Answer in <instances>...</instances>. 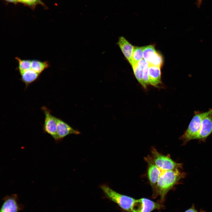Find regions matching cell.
I'll return each mask as SVG.
<instances>
[{"instance_id": "6da1fadb", "label": "cell", "mask_w": 212, "mask_h": 212, "mask_svg": "<svg viewBox=\"0 0 212 212\" xmlns=\"http://www.w3.org/2000/svg\"><path fill=\"white\" fill-rule=\"evenodd\" d=\"M179 169L162 170L153 191L154 196H159L163 202L168 192L185 176Z\"/></svg>"}, {"instance_id": "7a4b0ae2", "label": "cell", "mask_w": 212, "mask_h": 212, "mask_svg": "<svg viewBox=\"0 0 212 212\" xmlns=\"http://www.w3.org/2000/svg\"><path fill=\"white\" fill-rule=\"evenodd\" d=\"M212 109L206 112H201L195 111L188 126L180 138L185 144L190 140L198 139L200 131L202 121L204 117L210 113Z\"/></svg>"}, {"instance_id": "3957f363", "label": "cell", "mask_w": 212, "mask_h": 212, "mask_svg": "<svg viewBox=\"0 0 212 212\" xmlns=\"http://www.w3.org/2000/svg\"><path fill=\"white\" fill-rule=\"evenodd\" d=\"M100 188L107 198L117 204L122 210L127 212H131L135 199L120 194L105 184L101 185Z\"/></svg>"}, {"instance_id": "277c9868", "label": "cell", "mask_w": 212, "mask_h": 212, "mask_svg": "<svg viewBox=\"0 0 212 212\" xmlns=\"http://www.w3.org/2000/svg\"><path fill=\"white\" fill-rule=\"evenodd\" d=\"M151 157L156 165L161 170H167L181 168L182 164L173 160L169 155L162 154L154 148L151 150Z\"/></svg>"}, {"instance_id": "5b68a950", "label": "cell", "mask_w": 212, "mask_h": 212, "mask_svg": "<svg viewBox=\"0 0 212 212\" xmlns=\"http://www.w3.org/2000/svg\"><path fill=\"white\" fill-rule=\"evenodd\" d=\"M42 109L45 116L43 125L44 132L50 135L56 142L59 141L57 132V118L53 115L46 107H42Z\"/></svg>"}, {"instance_id": "8992f818", "label": "cell", "mask_w": 212, "mask_h": 212, "mask_svg": "<svg viewBox=\"0 0 212 212\" xmlns=\"http://www.w3.org/2000/svg\"><path fill=\"white\" fill-rule=\"evenodd\" d=\"M161 205L145 198H142L135 200L131 208V212H151L160 209Z\"/></svg>"}, {"instance_id": "52a82bcc", "label": "cell", "mask_w": 212, "mask_h": 212, "mask_svg": "<svg viewBox=\"0 0 212 212\" xmlns=\"http://www.w3.org/2000/svg\"><path fill=\"white\" fill-rule=\"evenodd\" d=\"M2 200L0 212H19L24 208L23 205L19 203L16 194L6 196Z\"/></svg>"}, {"instance_id": "ba28073f", "label": "cell", "mask_w": 212, "mask_h": 212, "mask_svg": "<svg viewBox=\"0 0 212 212\" xmlns=\"http://www.w3.org/2000/svg\"><path fill=\"white\" fill-rule=\"evenodd\" d=\"M144 159L148 164V178L153 191L161 173V170L156 165L151 156L148 155L145 157Z\"/></svg>"}, {"instance_id": "9c48e42d", "label": "cell", "mask_w": 212, "mask_h": 212, "mask_svg": "<svg viewBox=\"0 0 212 212\" xmlns=\"http://www.w3.org/2000/svg\"><path fill=\"white\" fill-rule=\"evenodd\" d=\"M57 132L59 141L69 135L80 134L79 131L74 129L61 119L57 118Z\"/></svg>"}, {"instance_id": "30bf717a", "label": "cell", "mask_w": 212, "mask_h": 212, "mask_svg": "<svg viewBox=\"0 0 212 212\" xmlns=\"http://www.w3.org/2000/svg\"><path fill=\"white\" fill-rule=\"evenodd\" d=\"M212 133V111L203 118L198 140L204 141Z\"/></svg>"}, {"instance_id": "8fae6325", "label": "cell", "mask_w": 212, "mask_h": 212, "mask_svg": "<svg viewBox=\"0 0 212 212\" xmlns=\"http://www.w3.org/2000/svg\"><path fill=\"white\" fill-rule=\"evenodd\" d=\"M160 68V67L149 65L148 74L150 85L157 87L161 83Z\"/></svg>"}, {"instance_id": "7c38bea8", "label": "cell", "mask_w": 212, "mask_h": 212, "mask_svg": "<svg viewBox=\"0 0 212 212\" xmlns=\"http://www.w3.org/2000/svg\"><path fill=\"white\" fill-rule=\"evenodd\" d=\"M117 44L125 57L129 62L132 57L134 47L123 36L119 37Z\"/></svg>"}, {"instance_id": "4fadbf2b", "label": "cell", "mask_w": 212, "mask_h": 212, "mask_svg": "<svg viewBox=\"0 0 212 212\" xmlns=\"http://www.w3.org/2000/svg\"><path fill=\"white\" fill-rule=\"evenodd\" d=\"M40 74L31 69L25 71L20 74L21 80L25 84L26 87H27L29 85L37 80Z\"/></svg>"}, {"instance_id": "5bb4252c", "label": "cell", "mask_w": 212, "mask_h": 212, "mask_svg": "<svg viewBox=\"0 0 212 212\" xmlns=\"http://www.w3.org/2000/svg\"><path fill=\"white\" fill-rule=\"evenodd\" d=\"M49 66V62L47 61H42L37 59L31 60V69L40 74Z\"/></svg>"}, {"instance_id": "9a60e30c", "label": "cell", "mask_w": 212, "mask_h": 212, "mask_svg": "<svg viewBox=\"0 0 212 212\" xmlns=\"http://www.w3.org/2000/svg\"><path fill=\"white\" fill-rule=\"evenodd\" d=\"M18 65L16 68L20 74H21L25 71L31 69V60L28 59H22L16 57Z\"/></svg>"}, {"instance_id": "2e32d148", "label": "cell", "mask_w": 212, "mask_h": 212, "mask_svg": "<svg viewBox=\"0 0 212 212\" xmlns=\"http://www.w3.org/2000/svg\"><path fill=\"white\" fill-rule=\"evenodd\" d=\"M143 58L142 47H134L132 57L129 62L132 67Z\"/></svg>"}, {"instance_id": "e0dca14e", "label": "cell", "mask_w": 212, "mask_h": 212, "mask_svg": "<svg viewBox=\"0 0 212 212\" xmlns=\"http://www.w3.org/2000/svg\"><path fill=\"white\" fill-rule=\"evenodd\" d=\"M143 58L148 62L156 51L154 45H150L142 47Z\"/></svg>"}, {"instance_id": "ac0fdd59", "label": "cell", "mask_w": 212, "mask_h": 212, "mask_svg": "<svg viewBox=\"0 0 212 212\" xmlns=\"http://www.w3.org/2000/svg\"><path fill=\"white\" fill-rule=\"evenodd\" d=\"M163 58L160 53L156 51L148 62L149 65H154L160 67L163 64Z\"/></svg>"}, {"instance_id": "d6986e66", "label": "cell", "mask_w": 212, "mask_h": 212, "mask_svg": "<svg viewBox=\"0 0 212 212\" xmlns=\"http://www.w3.org/2000/svg\"><path fill=\"white\" fill-rule=\"evenodd\" d=\"M132 67L134 75L137 80L142 86L145 89L143 81V70L139 68L137 64Z\"/></svg>"}, {"instance_id": "ffe728a7", "label": "cell", "mask_w": 212, "mask_h": 212, "mask_svg": "<svg viewBox=\"0 0 212 212\" xmlns=\"http://www.w3.org/2000/svg\"><path fill=\"white\" fill-rule=\"evenodd\" d=\"M148 67H146L143 70V81L145 86V89L146 88L147 86L150 85L148 74Z\"/></svg>"}, {"instance_id": "44dd1931", "label": "cell", "mask_w": 212, "mask_h": 212, "mask_svg": "<svg viewBox=\"0 0 212 212\" xmlns=\"http://www.w3.org/2000/svg\"><path fill=\"white\" fill-rule=\"evenodd\" d=\"M137 65L139 69L143 70L149 65L148 62L143 58L137 63Z\"/></svg>"}, {"instance_id": "7402d4cb", "label": "cell", "mask_w": 212, "mask_h": 212, "mask_svg": "<svg viewBox=\"0 0 212 212\" xmlns=\"http://www.w3.org/2000/svg\"><path fill=\"white\" fill-rule=\"evenodd\" d=\"M38 0H22L21 2L25 3L29 5H32L35 4Z\"/></svg>"}, {"instance_id": "603a6c76", "label": "cell", "mask_w": 212, "mask_h": 212, "mask_svg": "<svg viewBox=\"0 0 212 212\" xmlns=\"http://www.w3.org/2000/svg\"><path fill=\"white\" fill-rule=\"evenodd\" d=\"M184 212H198L197 210H196L194 206H193L192 207L186 210Z\"/></svg>"}, {"instance_id": "cb8c5ba5", "label": "cell", "mask_w": 212, "mask_h": 212, "mask_svg": "<svg viewBox=\"0 0 212 212\" xmlns=\"http://www.w3.org/2000/svg\"><path fill=\"white\" fill-rule=\"evenodd\" d=\"M202 0H198V5L199 6L201 3Z\"/></svg>"}, {"instance_id": "d4e9b609", "label": "cell", "mask_w": 212, "mask_h": 212, "mask_svg": "<svg viewBox=\"0 0 212 212\" xmlns=\"http://www.w3.org/2000/svg\"><path fill=\"white\" fill-rule=\"evenodd\" d=\"M11 2H16L18 1L17 0H6Z\"/></svg>"}, {"instance_id": "484cf974", "label": "cell", "mask_w": 212, "mask_h": 212, "mask_svg": "<svg viewBox=\"0 0 212 212\" xmlns=\"http://www.w3.org/2000/svg\"><path fill=\"white\" fill-rule=\"evenodd\" d=\"M22 0H17L18 1H21H21Z\"/></svg>"}]
</instances>
